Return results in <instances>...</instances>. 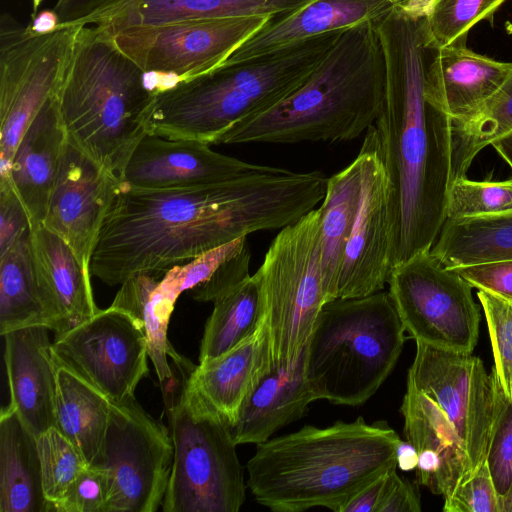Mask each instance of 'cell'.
<instances>
[{
  "mask_svg": "<svg viewBox=\"0 0 512 512\" xmlns=\"http://www.w3.org/2000/svg\"><path fill=\"white\" fill-rule=\"evenodd\" d=\"M328 178L283 168L203 186L123 188L103 224L90 272L108 286L160 275L241 236L277 230L322 202Z\"/></svg>",
  "mask_w": 512,
  "mask_h": 512,
  "instance_id": "obj_1",
  "label": "cell"
},
{
  "mask_svg": "<svg viewBox=\"0 0 512 512\" xmlns=\"http://www.w3.org/2000/svg\"><path fill=\"white\" fill-rule=\"evenodd\" d=\"M385 90L374 126L391 183L392 268L431 250L446 221L451 123L427 15L397 7L375 23Z\"/></svg>",
  "mask_w": 512,
  "mask_h": 512,
  "instance_id": "obj_2",
  "label": "cell"
},
{
  "mask_svg": "<svg viewBox=\"0 0 512 512\" xmlns=\"http://www.w3.org/2000/svg\"><path fill=\"white\" fill-rule=\"evenodd\" d=\"M401 440L386 421L363 417L325 428L305 425L257 445L247 463V485L260 505L275 512H340L358 491L397 468Z\"/></svg>",
  "mask_w": 512,
  "mask_h": 512,
  "instance_id": "obj_3",
  "label": "cell"
},
{
  "mask_svg": "<svg viewBox=\"0 0 512 512\" xmlns=\"http://www.w3.org/2000/svg\"><path fill=\"white\" fill-rule=\"evenodd\" d=\"M384 90L385 63L375 24L361 23L342 31L297 89L236 123L217 144L352 140L375 123Z\"/></svg>",
  "mask_w": 512,
  "mask_h": 512,
  "instance_id": "obj_4",
  "label": "cell"
},
{
  "mask_svg": "<svg viewBox=\"0 0 512 512\" xmlns=\"http://www.w3.org/2000/svg\"><path fill=\"white\" fill-rule=\"evenodd\" d=\"M342 31L251 60L221 64L154 95L145 121L146 134L216 145L236 123L269 109L297 89Z\"/></svg>",
  "mask_w": 512,
  "mask_h": 512,
  "instance_id": "obj_5",
  "label": "cell"
},
{
  "mask_svg": "<svg viewBox=\"0 0 512 512\" xmlns=\"http://www.w3.org/2000/svg\"><path fill=\"white\" fill-rule=\"evenodd\" d=\"M143 71L97 26H77L72 53L58 92L68 142L119 177L146 134L154 95Z\"/></svg>",
  "mask_w": 512,
  "mask_h": 512,
  "instance_id": "obj_6",
  "label": "cell"
},
{
  "mask_svg": "<svg viewBox=\"0 0 512 512\" xmlns=\"http://www.w3.org/2000/svg\"><path fill=\"white\" fill-rule=\"evenodd\" d=\"M405 333L388 292L326 302L304 349V374L316 400L366 402L393 371Z\"/></svg>",
  "mask_w": 512,
  "mask_h": 512,
  "instance_id": "obj_7",
  "label": "cell"
},
{
  "mask_svg": "<svg viewBox=\"0 0 512 512\" xmlns=\"http://www.w3.org/2000/svg\"><path fill=\"white\" fill-rule=\"evenodd\" d=\"M172 376L161 383L174 445L164 512H237L246 497L231 426L195 391V367L175 352Z\"/></svg>",
  "mask_w": 512,
  "mask_h": 512,
  "instance_id": "obj_8",
  "label": "cell"
},
{
  "mask_svg": "<svg viewBox=\"0 0 512 512\" xmlns=\"http://www.w3.org/2000/svg\"><path fill=\"white\" fill-rule=\"evenodd\" d=\"M320 210L283 227L271 242L258 279L271 367L299 360L326 303L320 249Z\"/></svg>",
  "mask_w": 512,
  "mask_h": 512,
  "instance_id": "obj_9",
  "label": "cell"
},
{
  "mask_svg": "<svg viewBox=\"0 0 512 512\" xmlns=\"http://www.w3.org/2000/svg\"><path fill=\"white\" fill-rule=\"evenodd\" d=\"M77 26L32 36L8 12L0 18V180H7L26 129L64 80Z\"/></svg>",
  "mask_w": 512,
  "mask_h": 512,
  "instance_id": "obj_10",
  "label": "cell"
},
{
  "mask_svg": "<svg viewBox=\"0 0 512 512\" xmlns=\"http://www.w3.org/2000/svg\"><path fill=\"white\" fill-rule=\"evenodd\" d=\"M389 295L409 338L443 350L472 353L480 307L472 287L430 251L394 266Z\"/></svg>",
  "mask_w": 512,
  "mask_h": 512,
  "instance_id": "obj_11",
  "label": "cell"
},
{
  "mask_svg": "<svg viewBox=\"0 0 512 512\" xmlns=\"http://www.w3.org/2000/svg\"><path fill=\"white\" fill-rule=\"evenodd\" d=\"M407 382L444 412L465 446L474 474L486 461L497 419L508 400L494 368L488 374L472 353L416 341Z\"/></svg>",
  "mask_w": 512,
  "mask_h": 512,
  "instance_id": "obj_12",
  "label": "cell"
},
{
  "mask_svg": "<svg viewBox=\"0 0 512 512\" xmlns=\"http://www.w3.org/2000/svg\"><path fill=\"white\" fill-rule=\"evenodd\" d=\"M174 459L169 430L134 397L112 403L101 454L112 492L105 512H155L162 506Z\"/></svg>",
  "mask_w": 512,
  "mask_h": 512,
  "instance_id": "obj_13",
  "label": "cell"
},
{
  "mask_svg": "<svg viewBox=\"0 0 512 512\" xmlns=\"http://www.w3.org/2000/svg\"><path fill=\"white\" fill-rule=\"evenodd\" d=\"M52 353L112 403L134 397L137 385L148 374L143 325L112 305L55 335Z\"/></svg>",
  "mask_w": 512,
  "mask_h": 512,
  "instance_id": "obj_14",
  "label": "cell"
},
{
  "mask_svg": "<svg viewBox=\"0 0 512 512\" xmlns=\"http://www.w3.org/2000/svg\"><path fill=\"white\" fill-rule=\"evenodd\" d=\"M272 18L242 16L127 28L112 35L142 71L174 72L186 80L219 67Z\"/></svg>",
  "mask_w": 512,
  "mask_h": 512,
  "instance_id": "obj_15",
  "label": "cell"
},
{
  "mask_svg": "<svg viewBox=\"0 0 512 512\" xmlns=\"http://www.w3.org/2000/svg\"><path fill=\"white\" fill-rule=\"evenodd\" d=\"M358 155L362 161L360 201L339 274L340 299L381 291L392 269L391 183L374 124L365 132Z\"/></svg>",
  "mask_w": 512,
  "mask_h": 512,
  "instance_id": "obj_16",
  "label": "cell"
},
{
  "mask_svg": "<svg viewBox=\"0 0 512 512\" xmlns=\"http://www.w3.org/2000/svg\"><path fill=\"white\" fill-rule=\"evenodd\" d=\"M123 188L121 178L69 142L42 225L58 235L90 270L103 224Z\"/></svg>",
  "mask_w": 512,
  "mask_h": 512,
  "instance_id": "obj_17",
  "label": "cell"
},
{
  "mask_svg": "<svg viewBox=\"0 0 512 512\" xmlns=\"http://www.w3.org/2000/svg\"><path fill=\"white\" fill-rule=\"evenodd\" d=\"M277 168L218 153L200 141L145 134L120 178L131 188L170 189L221 183Z\"/></svg>",
  "mask_w": 512,
  "mask_h": 512,
  "instance_id": "obj_18",
  "label": "cell"
},
{
  "mask_svg": "<svg viewBox=\"0 0 512 512\" xmlns=\"http://www.w3.org/2000/svg\"><path fill=\"white\" fill-rule=\"evenodd\" d=\"M400 410L406 441L418 454L417 483L443 499L450 496L473 475L461 438L434 400L408 382Z\"/></svg>",
  "mask_w": 512,
  "mask_h": 512,
  "instance_id": "obj_19",
  "label": "cell"
},
{
  "mask_svg": "<svg viewBox=\"0 0 512 512\" xmlns=\"http://www.w3.org/2000/svg\"><path fill=\"white\" fill-rule=\"evenodd\" d=\"M393 7L390 0H303L270 18L222 64L251 60L361 23H376Z\"/></svg>",
  "mask_w": 512,
  "mask_h": 512,
  "instance_id": "obj_20",
  "label": "cell"
},
{
  "mask_svg": "<svg viewBox=\"0 0 512 512\" xmlns=\"http://www.w3.org/2000/svg\"><path fill=\"white\" fill-rule=\"evenodd\" d=\"M49 331L46 327L35 326L2 336L9 404L36 437L55 423L57 367Z\"/></svg>",
  "mask_w": 512,
  "mask_h": 512,
  "instance_id": "obj_21",
  "label": "cell"
},
{
  "mask_svg": "<svg viewBox=\"0 0 512 512\" xmlns=\"http://www.w3.org/2000/svg\"><path fill=\"white\" fill-rule=\"evenodd\" d=\"M68 144L58 94L50 98L23 134L14 153L9 182L22 203L30 228L43 223Z\"/></svg>",
  "mask_w": 512,
  "mask_h": 512,
  "instance_id": "obj_22",
  "label": "cell"
},
{
  "mask_svg": "<svg viewBox=\"0 0 512 512\" xmlns=\"http://www.w3.org/2000/svg\"><path fill=\"white\" fill-rule=\"evenodd\" d=\"M303 0H116L84 18L113 35L127 28L242 16L274 17Z\"/></svg>",
  "mask_w": 512,
  "mask_h": 512,
  "instance_id": "obj_23",
  "label": "cell"
},
{
  "mask_svg": "<svg viewBox=\"0 0 512 512\" xmlns=\"http://www.w3.org/2000/svg\"><path fill=\"white\" fill-rule=\"evenodd\" d=\"M271 368L266 323L228 352L195 365L190 380L202 399L232 427L239 413Z\"/></svg>",
  "mask_w": 512,
  "mask_h": 512,
  "instance_id": "obj_24",
  "label": "cell"
},
{
  "mask_svg": "<svg viewBox=\"0 0 512 512\" xmlns=\"http://www.w3.org/2000/svg\"><path fill=\"white\" fill-rule=\"evenodd\" d=\"M30 244L39 285L62 332L96 314L91 272L72 249L42 224L30 228Z\"/></svg>",
  "mask_w": 512,
  "mask_h": 512,
  "instance_id": "obj_25",
  "label": "cell"
},
{
  "mask_svg": "<svg viewBox=\"0 0 512 512\" xmlns=\"http://www.w3.org/2000/svg\"><path fill=\"white\" fill-rule=\"evenodd\" d=\"M316 397L304 374V352L293 365L271 367L243 405L231 427L237 445L260 444L302 417Z\"/></svg>",
  "mask_w": 512,
  "mask_h": 512,
  "instance_id": "obj_26",
  "label": "cell"
},
{
  "mask_svg": "<svg viewBox=\"0 0 512 512\" xmlns=\"http://www.w3.org/2000/svg\"><path fill=\"white\" fill-rule=\"evenodd\" d=\"M0 512H50L36 436L10 404L0 414Z\"/></svg>",
  "mask_w": 512,
  "mask_h": 512,
  "instance_id": "obj_27",
  "label": "cell"
},
{
  "mask_svg": "<svg viewBox=\"0 0 512 512\" xmlns=\"http://www.w3.org/2000/svg\"><path fill=\"white\" fill-rule=\"evenodd\" d=\"M55 362L54 427L76 446L89 465H93L101 454L112 402L72 369L56 359Z\"/></svg>",
  "mask_w": 512,
  "mask_h": 512,
  "instance_id": "obj_28",
  "label": "cell"
},
{
  "mask_svg": "<svg viewBox=\"0 0 512 512\" xmlns=\"http://www.w3.org/2000/svg\"><path fill=\"white\" fill-rule=\"evenodd\" d=\"M35 326L62 332L36 276L29 230L0 254V335Z\"/></svg>",
  "mask_w": 512,
  "mask_h": 512,
  "instance_id": "obj_29",
  "label": "cell"
},
{
  "mask_svg": "<svg viewBox=\"0 0 512 512\" xmlns=\"http://www.w3.org/2000/svg\"><path fill=\"white\" fill-rule=\"evenodd\" d=\"M512 63L499 62L466 47L440 48L437 73L452 120L475 114L502 87Z\"/></svg>",
  "mask_w": 512,
  "mask_h": 512,
  "instance_id": "obj_30",
  "label": "cell"
},
{
  "mask_svg": "<svg viewBox=\"0 0 512 512\" xmlns=\"http://www.w3.org/2000/svg\"><path fill=\"white\" fill-rule=\"evenodd\" d=\"M362 161L357 157L328 178L319 207L321 271L326 302L337 298L338 279L359 207Z\"/></svg>",
  "mask_w": 512,
  "mask_h": 512,
  "instance_id": "obj_31",
  "label": "cell"
},
{
  "mask_svg": "<svg viewBox=\"0 0 512 512\" xmlns=\"http://www.w3.org/2000/svg\"><path fill=\"white\" fill-rule=\"evenodd\" d=\"M430 252L450 269L512 260V212L446 219Z\"/></svg>",
  "mask_w": 512,
  "mask_h": 512,
  "instance_id": "obj_32",
  "label": "cell"
},
{
  "mask_svg": "<svg viewBox=\"0 0 512 512\" xmlns=\"http://www.w3.org/2000/svg\"><path fill=\"white\" fill-rule=\"evenodd\" d=\"M160 279V275L135 274L120 285L111 305L125 310L143 325L148 356L161 384L172 376L168 358L176 351L167 335L175 303L161 291Z\"/></svg>",
  "mask_w": 512,
  "mask_h": 512,
  "instance_id": "obj_33",
  "label": "cell"
},
{
  "mask_svg": "<svg viewBox=\"0 0 512 512\" xmlns=\"http://www.w3.org/2000/svg\"><path fill=\"white\" fill-rule=\"evenodd\" d=\"M200 345L199 363L216 358L249 338L262 324L264 309L255 274L217 298Z\"/></svg>",
  "mask_w": 512,
  "mask_h": 512,
  "instance_id": "obj_34",
  "label": "cell"
},
{
  "mask_svg": "<svg viewBox=\"0 0 512 512\" xmlns=\"http://www.w3.org/2000/svg\"><path fill=\"white\" fill-rule=\"evenodd\" d=\"M512 132V71L475 114L451 123V181L466 177L476 155Z\"/></svg>",
  "mask_w": 512,
  "mask_h": 512,
  "instance_id": "obj_35",
  "label": "cell"
},
{
  "mask_svg": "<svg viewBox=\"0 0 512 512\" xmlns=\"http://www.w3.org/2000/svg\"><path fill=\"white\" fill-rule=\"evenodd\" d=\"M41 465L42 486L50 512L59 503L70 486L89 466L81 452L51 427L36 437Z\"/></svg>",
  "mask_w": 512,
  "mask_h": 512,
  "instance_id": "obj_36",
  "label": "cell"
},
{
  "mask_svg": "<svg viewBox=\"0 0 512 512\" xmlns=\"http://www.w3.org/2000/svg\"><path fill=\"white\" fill-rule=\"evenodd\" d=\"M505 0H435L427 14L429 32L439 48L466 47L469 30L489 19Z\"/></svg>",
  "mask_w": 512,
  "mask_h": 512,
  "instance_id": "obj_37",
  "label": "cell"
},
{
  "mask_svg": "<svg viewBox=\"0 0 512 512\" xmlns=\"http://www.w3.org/2000/svg\"><path fill=\"white\" fill-rule=\"evenodd\" d=\"M512 212V179L475 181L466 177L451 181L446 219L494 216Z\"/></svg>",
  "mask_w": 512,
  "mask_h": 512,
  "instance_id": "obj_38",
  "label": "cell"
},
{
  "mask_svg": "<svg viewBox=\"0 0 512 512\" xmlns=\"http://www.w3.org/2000/svg\"><path fill=\"white\" fill-rule=\"evenodd\" d=\"M494 358L493 368L506 397L512 400V299L478 290Z\"/></svg>",
  "mask_w": 512,
  "mask_h": 512,
  "instance_id": "obj_39",
  "label": "cell"
},
{
  "mask_svg": "<svg viewBox=\"0 0 512 512\" xmlns=\"http://www.w3.org/2000/svg\"><path fill=\"white\" fill-rule=\"evenodd\" d=\"M247 246L249 245L246 236H241L188 262L175 265L163 273L159 283L160 289L176 303L181 293L208 281L222 264Z\"/></svg>",
  "mask_w": 512,
  "mask_h": 512,
  "instance_id": "obj_40",
  "label": "cell"
},
{
  "mask_svg": "<svg viewBox=\"0 0 512 512\" xmlns=\"http://www.w3.org/2000/svg\"><path fill=\"white\" fill-rule=\"evenodd\" d=\"M112 492L109 472L89 465L70 486L53 512H105Z\"/></svg>",
  "mask_w": 512,
  "mask_h": 512,
  "instance_id": "obj_41",
  "label": "cell"
},
{
  "mask_svg": "<svg viewBox=\"0 0 512 512\" xmlns=\"http://www.w3.org/2000/svg\"><path fill=\"white\" fill-rule=\"evenodd\" d=\"M445 512H499V496L487 461L444 498Z\"/></svg>",
  "mask_w": 512,
  "mask_h": 512,
  "instance_id": "obj_42",
  "label": "cell"
},
{
  "mask_svg": "<svg viewBox=\"0 0 512 512\" xmlns=\"http://www.w3.org/2000/svg\"><path fill=\"white\" fill-rule=\"evenodd\" d=\"M486 461L500 499L512 485V400H507L497 419Z\"/></svg>",
  "mask_w": 512,
  "mask_h": 512,
  "instance_id": "obj_43",
  "label": "cell"
},
{
  "mask_svg": "<svg viewBox=\"0 0 512 512\" xmlns=\"http://www.w3.org/2000/svg\"><path fill=\"white\" fill-rule=\"evenodd\" d=\"M251 253L249 246L227 260L205 283L190 290L191 297L199 302H214L217 298L246 280L249 274Z\"/></svg>",
  "mask_w": 512,
  "mask_h": 512,
  "instance_id": "obj_44",
  "label": "cell"
},
{
  "mask_svg": "<svg viewBox=\"0 0 512 512\" xmlns=\"http://www.w3.org/2000/svg\"><path fill=\"white\" fill-rule=\"evenodd\" d=\"M472 288L512 299V260L452 268Z\"/></svg>",
  "mask_w": 512,
  "mask_h": 512,
  "instance_id": "obj_45",
  "label": "cell"
},
{
  "mask_svg": "<svg viewBox=\"0 0 512 512\" xmlns=\"http://www.w3.org/2000/svg\"><path fill=\"white\" fill-rule=\"evenodd\" d=\"M29 230L27 213L11 184L0 181V254Z\"/></svg>",
  "mask_w": 512,
  "mask_h": 512,
  "instance_id": "obj_46",
  "label": "cell"
},
{
  "mask_svg": "<svg viewBox=\"0 0 512 512\" xmlns=\"http://www.w3.org/2000/svg\"><path fill=\"white\" fill-rule=\"evenodd\" d=\"M421 500L418 488L407 478L400 476L396 468L390 470L384 493L376 512H420Z\"/></svg>",
  "mask_w": 512,
  "mask_h": 512,
  "instance_id": "obj_47",
  "label": "cell"
},
{
  "mask_svg": "<svg viewBox=\"0 0 512 512\" xmlns=\"http://www.w3.org/2000/svg\"><path fill=\"white\" fill-rule=\"evenodd\" d=\"M116 0H58L54 10L60 18L59 28L77 26L84 18Z\"/></svg>",
  "mask_w": 512,
  "mask_h": 512,
  "instance_id": "obj_48",
  "label": "cell"
},
{
  "mask_svg": "<svg viewBox=\"0 0 512 512\" xmlns=\"http://www.w3.org/2000/svg\"><path fill=\"white\" fill-rule=\"evenodd\" d=\"M389 471L358 491L341 507L340 512H376L384 493Z\"/></svg>",
  "mask_w": 512,
  "mask_h": 512,
  "instance_id": "obj_49",
  "label": "cell"
},
{
  "mask_svg": "<svg viewBox=\"0 0 512 512\" xmlns=\"http://www.w3.org/2000/svg\"><path fill=\"white\" fill-rule=\"evenodd\" d=\"M60 25V18L56 11L50 9L40 10L26 25V32L32 36H42L55 32Z\"/></svg>",
  "mask_w": 512,
  "mask_h": 512,
  "instance_id": "obj_50",
  "label": "cell"
},
{
  "mask_svg": "<svg viewBox=\"0 0 512 512\" xmlns=\"http://www.w3.org/2000/svg\"><path fill=\"white\" fill-rule=\"evenodd\" d=\"M418 454L408 442L401 440L397 449V467L403 471H410L417 467Z\"/></svg>",
  "mask_w": 512,
  "mask_h": 512,
  "instance_id": "obj_51",
  "label": "cell"
},
{
  "mask_svg": "<svg viewBox=\"0 0 512 512\" xmlns=\"http://www.w3.org/2000/svg\"><path fill=\"white\" fill-rule=\"evenodd\" d=\"M435 0H395L394 6L403 12L414 15H427Z\"/></svg>",
  "mask_w": 512,
  "mask_h": 512,
  "instance_id": "obj_52",
  "label": "cell"
},
{
  "mask_svg": "<svg viewBox=\"0 0 512 512\" xmlns=\"http://www.w3.org/2000/svg\"><path fill=\"white\" fill-rule=\"evenodd\" d=\"M500 157L511 167L512 169V132L504 135L491 144Z\"/></svg>",
  "mask_w": 512,
  "mask_h": 512,
  "instance_id": "obj_53",
  "label": "cell"
},
{
  "mask_svg": "<svg viewBox=\"0 0 512 512\" xmlns=\"http://www.w3.org/2000/svg\"><path fill=\"white\" fill-rule=\"evenodd\" d=\"M499 512H512V485L508 493L499 499Z\"/></svg>",
  "mask_w": 512,
  "mask_h": 512,
  "instance_id": "obj_54",
  "label": "cell"
},
{
  "mask_svg": "<svg viewBox=\"0 0 512 512\" xmlns=\"http://www.w3.org/2000/svg\"><path fill=\"white\" fill-rule=\"evenodd\" d=\"M32 1V13L31 17L35 16L39 11V7L42 4L43 0H31Z\"/></svg>",
  "mask_w": 512,
  "mask_h": 512,
  "instance_id": "obj_55",
  "label": "cell"
},
{
  "mask_svg": "<svg viewBox=\"0 0 512 512\" xmlns=\"http://www.w3.org/2000/svg\"><path fill=\"white\" fill-rule=\"evenodd\" d=\"M390 1L394 4V1H395V0H390Z\"/></svg>",
  "mask_w": 512,
  "mask_h": 512,
  "instance_id": "obj_56",
  "label": "cell"
}]
</instances>
